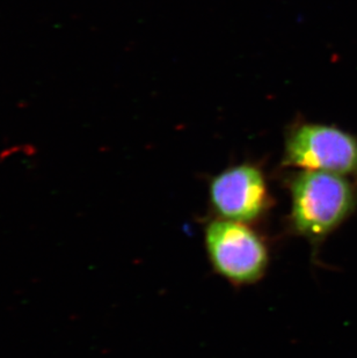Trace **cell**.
I'll return each instance as SVG.
<instances>
[{"instance_id": "obj_4", "label": "cell", "mask_w": 357, "mask_h": 358, "mask_svg": "<svg viewBox=\"0 0 357 358\" xmlns=\"http://www.w3.org/2000/svg\"><path fill=\"white\" fill-rule=\"evenodd\" d=\"M209 202L217 218L252 225L266 216L273 199L261 167L244 162L214 176Z\"/></svg>"}, {"instance_id": "obj_1", "label": "cell", "mask_w": 357, "mask_h": 358, "mask_svg": "<svg viewBox=\"0 0 357 358\" xmlns=\"http://www.w3.org/2000/svg\"><path fill=\"white\" fill-rule=\"evenodd\" d=\"M290 229L319 243L337 230L357 208V190L349 178L318 171H296L286 180Z\"/></svg>"}, {"instance_id": "obj_2", "label": "cell", "mask_w": 357, "mask_h": 358, "mask_svg": "<svg viewBox=\"0 0 357 358\" xmlns=\"http://www.w3.org/2000/svg\"><path fill=\"white\" fill-rule=\"evenodd\" d=\"M204 243L216 273L233 285H251L266 274L270 250L250 224L216 218L206 227Z\"/></svg>"}, {"instance_id": "obj_3", "label": "cell", "mask_w": 357, "mask_h": 358, "mask_svg": "<svg viewBox=\"0 0 357 358\" xmlns=\"http://www.w3.org/2000/svg\"><path fill=\"white\" fill-rule=\"evenodd\" d=\"M284 166L357 178V138L333 125L298 122L286 131Z\"/></svg>"}]
</instances>
